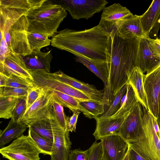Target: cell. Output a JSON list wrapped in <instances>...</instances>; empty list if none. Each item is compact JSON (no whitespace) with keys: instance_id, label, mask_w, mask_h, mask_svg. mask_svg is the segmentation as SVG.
<instances>
[{"instance_id":"33","label":"cell","mask_w":160,"mask_h":160,"mask_svg":"<svg viewBox=\"0 0 160 160\" xmlns=\"http://www.w3.org/2000/svg\"><path fill=\"white\" fill-rule=\"evenodd\" d=\"M127 90V84L124 86L114 97L113 101L107 111L100 116L101 118H108L113 115L118 110L121 100Z\"/></svg>"},{"instance_id":"10","label":"cell","mask_w":160,"mask_h":160,"mask_svg":"<svg viewBox=\"0 0 160 160\" xmlns=\"http://www.w3.org/2000/svg\"><path fill=\"white\" fill-rule=\"evenodd\" d=\"M29 71L33 78L34 84L68 94L80 102L93 100L80 91L55 79L51 75L50 72L43 71Z\"/></svg>"},{"instance_id":"25","label":"cell","mask_w":160,"mask_h":160,"mask_svg":"<svg viewBox=\"0 0 160 160\" xmlns=\"http://www.w3.org/2000/svg\"><path fill=\"white\" fill-rule=\"evenodd\" d=\"M139 102L132 88L127 83L126 92L121 100L118 110L110 117L115 118L126 117Z\"/></svg>"},{"instance_id":"35","label":"cell","mask_w":160,"mask_h":160,"mask_svg":"<svg viewBox=\"0 0 160 160\" xmlns=\"http://www.w3.org/2000/svg\"><path fill=\"white\" fill-rule=\"evenodd\" d=\"M52 104L55 118L58 124L64 130L68 131L67 120L68 117L64 112L63 106L53 98Z\"/></svg>"},{"instance_id":"4","label":"cell","mask_w":160,"mask_h":160,"mask_svg":"<svg viewBox=\"0 0 160 160\" xmlns=\"http://www.w3.org/2000/svg\"><path fill=\"white\" fill-rule=\"evenodd\" d=\"M143 108V128L138 138L128 142L130 147L146 160H160V139L153 127V115Z\"/></svg>"},{"instance_id":"23","label":"cell","mask_w":160,"mask_h":160,"mask_svg":"<svg viewBox=\"0 0 160 160\" xmlns=\"http://www.w3.org/2000/svg\"><path fill=\"white\" fill-rule=\"evenodd\" d=\"M144 74L138 67L136 68L129 77L128 83L131 85L141 104L148 110V107L143 83Z\"/></svg>"},{"instance_id":"29","label":"cell","mask_w":160,"mask_h":160,"mask_svg":"<svg viewBox=\"0 0 160 160\" xmlns=\"http://www.w3.org/2000/svg\"><path fill=\"white\" fill-rule=\"evenodd\" d=\"M20 98L0 96V118L5 119L12 118Z\"/></svg>"},{"instance_id":"42","label":"cell","mask_w":160,"mask_h":160,"mask_svg":"<svg viewBox=\"0 0 160 160\" xmlns=\"http://www.w3.org/2000/svg\"><path fill=\"white\" fill-rule=\"evenodd\" d=\"M10 52L3 34L0 39V62H4Z\"/></svg>"},{"instance_id":"27","label":"cell","mask_w":160,"mask_h":160,"mask_svg":"<svg viewBox=\"0 0 160 160\" xmlns=\"http://www.w3.org/2000/svg\"><path fill=\"white\" fill-rule=\"evenodd\" d=\"M57 123L55 118H48L34 122L30 125L29 128L40 136L53 142V129Z\"/></svg>"},{"instance_id":"24","label":"cell","mask_w":160,"mask_h":160,"mask_svg":"<svg viewBox=\"0 0 160 160\" xmlns=\"http://www.w3.org/2000/svg\"><path fill=\"white\" fill-rule=\"evenodd\" d=\"M28 127L19 122L15 121L11 118L8 126L0 132V148L22 135Z\"/></svg>"},{"instance_id":"36","label":"cell","mask_w":160,"mask_h":160,"mask_svg":"<svg viewBox=\"0 0 160 160\" xmlns=\"http://www.w3.org/2000/svg\"><path fill=\"white\" fill-rule=\"evenodd\" d=\"M28 88L7 87H0V96L21 98L27 95Z\"/></svg>"},{"instance_id":"21","label":"cell","mask_w":160,"mask_h":160,"mask_svg":"<svg viewBox=\"0 0 160 160\" xmlns=\"http://www.w3.org/2000/svg\"><path fill=\"white\" fill-rule=\"evenodd\" d=\"M51 51L43 52L40 50L35 51L22 57L29 71L50 72L51 62L53 58Z\"/></svg>"},{"instance_id":"7","label":"cell","mask_w":160,"mask_h":160,"mask_svg":"<svg viewBox=\"0 0 160 160\" xmlns=\"http://www.w3.org/2000/svg\"><path fill=\"white\" fill-rule=\"evenodd\" d=\"M28 23L24 15L8 30L3 32L11 52L24 57L32 52L28 42Z\"/></svg>"},{"instance_id":"1","label":"cell","mask_w":160,"mask_h":160,"mask_svg":"<svg viewBox=\"0 0 160 160\" xmlns=\"http://www.w3.org/2000/svg\"><path fill=\"white\" fill-rule=\"evenodd\" d=\"M51 40L52 46L73 55L108 62L110 59L112 38L99 24L81 31L64 29Z\"/></svg>"},{"instance_id":"46","label":"cell","mask_w":160,"mask_h":160,"mask_svg":"<svg viewBox=\"0 0 160 160\" xmlns=\"http://www.w3.org/2000/svg\"><path fill=\"white\" fill-rule=\"evenodd\" d=\"M152 121L154 130L158 137L160 139V129L157 119L153 115Z\"/></svg>"},{"instance_id":"52","label":"cell","mask_w":160,"mask_h":160,"mask_svg":"<svg viewBox=\"0 0 160 160\" xmlns=\"http://www.w3.org/2000/svg\"></svg>"},{"instance_id":"18","label":"cell","mask_w":160,"mask_h":160,"mask_svg":"<svg viewBox=\"0 0 160 160\" xmlns=\"http://www.w3.org/2000/svg\"><path fill=\"white\" fill-rule=\"evenodd\" d=\"M75 61L86 67L103 82L104 85V97L109 104L108 93V62L90 59L81 55L74 54Z\"/></svg>"},{"instance_id":"31","label":"cell","mask_w":160,"mask_h":160,"mask_svg":"<svg viewBox=\"0 0 160 160\" xmlns=\"http://www.w3.org/2000/svg\"><path fill=\"white\" fill-rule=\"evenodd\" d=\"M80 105L86 110L87 118H95L104 112L105 104L102 102L91 100L80 102Z\"/></svg>"},{"instance_id":"12","label":"cell","mask_w":160,"mask_h":160,"mask_svg":"<svg viewBox=\"0 0 160 160\" xmlns=\"http://www.w3.org/2000/svg\"><path fill=\"white\" fill-rule=\"evenodd\" d=\"M143 83L148 110L157 119L160 100V63L153 70L144 75Z\"/></svg>"},{"instance_id":"2","label":"cell","mask_w":160,"mask_h":160,"mask_svg":"<svg viewBox=\"0 0 160 160\" xmlns=\"http://www.w3.org/2000/svg\"><path fill=\"white\" fill-rule=\"evenodd\" d=\"M108 67L109 100L128 83L129 77L138 67L140 39L124 38L117 32L112 38Z\"/></svg>"},{"instance_id":"13","label":"cell","mask_w":160,"mask_h":160,"mask_svg":"<svg viewBox=\"0 0 160 160\" xmlns=\"http://www.w3.org/2000/svg\"><path fill=\"white\" fill-rule=\"evenodd\" d=\"M138 102L127 115L120 128V135L128 142L136 141L143 128V111Z\"/></svg>"},{"instance_id":"14","label":"cell","mask_w":160,"mask_h":160,"mask_svg":"<svg viewBox=\"0 0 160 160\" xmlns=\"http://www.w3.org/2000/svg\"><path fill=\"white\" fill-rule=\"evenodd\" d=\"M50 74L55 79L80 91L92 100L102 102L108 106L104 98V89L98 90L94 86L71 77L60 70L53 73L50 72Z\"/></svg>"},{"instance_id":"20","label":"cell","mask_w":160,"mask_h":160,"mask_svg":"<svg viewBox=\"0 0 160 160\" xmlns=\"http://www.w3.org/2000/svg\"><path fill=\"white\" fill-rule=\"evenodd\" d=\"M160 63V60L153 54L147 38L140 39L138 59V67L144 73H148Z\"/></svg>"},{"instance_id":"48","label":"cell","mask_w":160,"mask_h":160,"mask_svg":"<svg viewBox=\"0 0 160 160\" xmlns=\"http://www.w3.org/2000/svg\"><path fill=\"white\" fill-rule=\"evenodd\" d=\"M157 120L160 129V100L159 104V111Z\"/></svg>"},{"instance_id":"32","label":"cell","mask_w":160,"mask_h":160,"mask_svg":"<svg viewBox=\"0 0 160 160\" xmlns=\"http://www.w3.org/2000/svg\"><path fill=\"white\" fill-rule=\"evenodd\" d=\"M28 134L36 143L44 155H51L53 142L40 136L30 128H28Z\"/></svg>"},{"instance_id":"28","label":"cell","mask_w":160,"mask_h":160,"mask_svg":"<svg viewBox=\"0 0 160 160\" xmlns=\"http://www.w3.org/2000/svg\"><path fill=\"white\" fill-rule=\"evenodd\" d=\"M51 90L53 93V99L57 102L63 107L68 108L73 112L76 111H80L85 117H87V111L80 105V102L74 98L61 92Z\"/></svg>"},{"instance_id":"22","label":"cell","mask_w":160,"mask_h":160,"mask_svg":"<svg viewBox=\"0 0 160 160\" xmlns=\"http://www.w3.org/2000/svg\"><path fill=\"white\" fill-rule=\"evenodd\" d=\"M118 33L125 38L141 39L148 38L144 33L141 21V15L132 14L122 25Z\"/></svg>"},{"instance_id":"6","label":"cell","mask_w":160,"mask_h":160,"mask_svg":"<svg viewBox=\"0 0 160 160\" xmlns=\"http://www.w3.org/2000/svg\"><path fill=\"white\" fill-rule=\"evenodd\" d=\"M0 153L9 160H40L41 151L28 134H22L9 145L1 148Z\"/></svg>"},{"instance_id":"34","label":"cell","mask_w":160,"mask_h":160,"mask_svg":"<svg viewBox=\"0 0 160 160\" xmlns=\"http://www.w3.org/2000/svg\"><path fill=\"white\" fill-rule=\"evenodd\" d=\"M6 76V82L5 87L28 88L34 85L31 81L17 76L12 75Z\"/></svg>"},{"instance_id":"16","label":"cell","mask_w":160,"mask_h":160,"mask_svg":"<svg viewBox=\"0 0 160 160\" xmlns=\"http://www.w3.org/2000/svg\"><path fill=\"white\" fill-rule=\"evenodd\" d=\"M53 141L51 160H68L72 142L69 132L57 124L53 129Z\"/></svg>"},{"instance_id":"49","label":"cell","mask_w":160,"mask_h":160,"mask_svg":"<svg viewBox=\"0 0 160 160\" xmlns=\"http://www.w3.org/2000/svg\"><path fill=\"white\" fill-rule=\"evenodd\" d=\"M123 160H128V149L126 155L124 157Z\"/></svg>"},{"instance_id":"17","label":"cell","mask_w":160,"mask_h":160,"mask_svg":"<svg viewBox=\"0 0 160 160\" xmlns=\"http://www.w3.org/2000/svg\"><path fill=\"white\" fill-rule=\"evenodd\" d=\"M0 73L7 76L15 75L33 82L22 56L11 52L4 62H0Z\"/></svg>"},{"instance_id":"47","label":"cell","mask_w":160,"mask_h":160,"mask_svg":"<svg viewBox=\"0 0 160 160\" xmlns=\"http://www.w3.org/2000/svg\"><path fill=\"white\" fill-rule=\"evenodd\" d=\"M7 79V76L0 73V87L5 86Z\"/></svg>"},{"instance_id":"19","label":"cell","mask_w":160,"mask_h":160,"mask_svg":"<svg viewBox=\"0 0 160 160\" xmlns=\"http://www.w3.org/2000/svg\"><path fill=\"white\" fill-rule=\"evenodd\" d=\"M125 117L103 118L98 116L95 118L96 126L93 135L96 140L110 136L120 135V127Z\"/></svg>"},{"instance_id":"15","label":"cell","mask_w":160,"mask_h":160,"mask_svg":"<svg viewBox=\"0 0 160 160\" xmlns=\"http://www.w3.org/2000/svg\"><path fill=\"white\" fill-rule=\"evenodd\" d=\"M100 142L105 160H123L129 145L121 136H107L102 138Z\"/></svg>"},{"instance_id":"38","label":"cell","mask_w":160,"mask_h":160,"mask_svg":"<svg viewBox=\"0 0 160 160\" xmlns=\"http://www.w3.org/2000/svg\"><path fill=\"white\" fill-rule=\"evenodd\" d=\"M27 96L19 98L18 102L15 109L11 118L15 121L19 122L26 111Z\"/></svg>"},{"instance_id":"9","label":"cell","mask_w":160,"mask_h":160,"mask_svg":"<svg viewBox=\"0 0 160 160\" xmlns=\"http://www.w3.org/2000/svg\"><path fill=\"white\" fill-rule=\"evenodd\" d=\"M68 11L73 19L88 20L103 11L108 2L106 0H53Z\"/></svg>"},{"instance_id":"3","label":"cell","mask_w":160,"mask_h":160,"mask_svg":"<svg viewBox=\"0 0 160 160\" xmlns=\"http://www.w3.org/2000/svg\"><path fill=\"white\" fill-rule=\"evenodd\" d=\"M67 15V11L60 5L53 0H45L26 15L28 23V31L52 37Z\"/></svg>"},{"instance_id":"30","label":"cell","mask_w":160,"mask_h":160,"mask_svg":"<svg viewBox=\"0 0 160 160\" xmlns=\"http://www.w3.org/2000/svg\"><path fill=\"white\" fill-rule=\"evenodd\" d=\"M28 36L32 52L40 50L42 48L51 44V40L46 35L28 32Z\"/></svg>"},{"instance_id":"5","label":"cell","mask_w":160,"mask_h":160,"mask_svg":"<svg viewBox=\"0 0 160 160\" xmlns=\"http://www.w3.org/2000/svg\"><path fill=\"white\" fill-rule=\"evenodd\" d=\"M45 0H0V29L4 32Z\"/></svg>"},{"instance_id":"37","label":"cell","mask_w":160,"mask_h":160,"mask_svg":"<svg viewBox=\"0 0 160 160\" xmlns=\"http://www.w3.org/2000/svg\"><path fill=\"white\" fill-rule=\"evenodd\" d=\"M42 90L43 88L35 84L28 89L26 99L27 110L39 97Z\"/></svg>"},{"instance_id":"8","label":"cell","mask_w":160,"mask_h":160,"mask_svg":"<svg viewBox=\"0 0 160 160\" xmlns=\"http://www.w3.org/2000/svg\"><path fill=\"white\" fill-rule=\"evenodd\" d=\"M53 96L52 90L43 88L39 97L26 110L19 122L29 128V125L34 122L55 118L52 104Z\"/></svg>"},{"instance_id":"39","label":"cell","mask_w":160,"mask_h":160,"mask_svg":"<svg viewBox=\"0 0 160 160\" xmlns=\"http://www.w3.org/2000/svg\"><path fill=\"white\" fill-rule=\"evenodd\" d=\"M88 150V160H100L102 158L103 153L100 142H98L95 141Z\"/></svg>"},{"instance_id":"50","label":"cell","mask_w":160,"mask_h":160,"mask_svg":"<svg viewBox=\"0 0 160 160\" xmlns=\"http://www.w3.org/2000/svg\"><path fill=\"white\" fill-rule=\"evenodd\" d=\"M154 39L156 42H157L158 43H159L160 44V40L159 38H157Z\"/></svg>"},{"instance_id":"44","label":"cell","mask_w":160,"mask_h":160,"mask_svg":"<svg viewBox=\"0 0 160 160\" xmlns=\"http://www.w3.org/2000/svg\"><path fill=\"white\" fill-rule=\"evenodd\" d=\"M160 29V12L158 18L157 20L156 23L151 30L149 34V37L150 36L151 37L156 38H158L157 35L158 32Z\"/></svg>"},{"instance_id":"43","label":"cell","mask_w":160,"mask_h":160,"mask_svg":"<svg viewBox=\"0 0 160 160\" xmlns=\"http://www.w3.org/2000/svg\"><path fill=\"white\" fill-rule=\"evenodd\" d=\"M147 39L150 48L154 55L160 60V44L154 39L148 37Z\"/></svg>"},{"instance_id":"45","label":"cell","mask_w":160,"mask_h":160,"mask_svg":"<svg viewBox=\"0 0 160 160\" xmlns=\"http://www.w3.org/2000/svg\"><path fill=\"white\" fill-rule=\"evenodd\" d=\"M128 149V160H146L133 150L129 145Z\"/></svg>"},{"instance_id":"40","label":"cell","mask_w":160,"mask_h":160,"mask_svg":"<svg viewBox=\"0 0 160 160\" xmlns=\"http://www.w3.org/2000/svg\"><path fill=\"white\" fill-rule=\"evenodd\" d=\"M88 150L85 151L80 148L70 150L68 160H88Z\"/></svg>"},{"instance_id":"41","label":"cell","mask_w":160,"mask_h":160,"mask_svg":"<svg viewBox=\"0 0 160 160\" xmlns=\"http://www.w3.org/2000/svg\"><path fill=\"white\" fill-rule=\"evenodd\" d=\"M81 112L79 111L74 112L70 117H68L67 120V131L75 132L76 127L78 116Z\"/></svg>"},{"instance_id":"26","label":"cell","mask_w":160,"mask_h":160,"mask_svg":"<svg viewBox=\"0 0 160 160\" xmlns=\"http://www.w3.org/2000/svg\"><path fill=\"white\" fill-rule=\"evenodd\" d=\"M160 12V0H153L147 10L141 15L142 27L148 37H149L150 32L156 23Z\"/></svg>"},{"instance_id":"11","label":"cell","mask_w":160,"mask_h":160,"mask_svg":"<svg viewBox=\"0 0 160 160\" xmlns=\"http://www.w3.org/2000/svg\"><path fill=\"white\" fill-rule=\"evenodd\" d=\"M98 24L112 38L123 23L133 14L119 3L105 7Z\"/></svg>"},{"instance_id":"51","label":"cell","mask_w":160,"mask_h":160,"mask_svg":"<svg viewBox=\"0 0 160 160\" xmlns=\"http://www.w3.org/2000/svg\"><path fill=\"white\" fill-rule=\"evenodd\" d=\"M100 160H105L104 158L103 157V156H102V158H101V159Z\"/></svg>"}]
</instances>
